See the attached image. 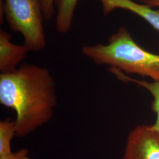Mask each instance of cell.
<instances>
[{"label": "cell", "mask_w": 159, "mask_h": 159, "mask_svg": "<svg viewBox=\"0 0 159 159\" xmlns=\"http://www.w3.org/2000/svg\"><path fill=\"white\" fill-rule=\"evenodd\" d=\"M44 18L46 20H50L57 11L54 8L55 0H40Z\"/></svg>", "instance_id": "obj_10"}, {"label": "cell", "mask_w": 159, "mask_h": 159, "mask_svg": "<svg viewBox=\"0 0 159 159\" xmlns=\"http://www.w3.org/2000/svg\"><path fill=\"white\" fill-rule=\"evenodd\" d=\"M123 159H159V133L153 125H139L131 131Z\"/></svg>", "instance_id": "obj_4"}, {"label": "cell", "mask_w": 159, "mask_h": 159, "mask_svg": "<svg viewBox=\"0 0 159 159\" xmlns=\"http://www.w3.org/2000/svg\"><path fill=\"white\" fill-rule=\"evenodd\" d=\"M0 103L16 111V137L24 138L52 118L56 84L48 70L23 64L14 73L0 75Z\"/></svg>", "instance_id": "obj_1"}, {"label": "cell", "mask_w": 159, "mask_h": 159, "mask_svg": "<svg viewBox=\"0 0 159 159\" xmlns=\"http://www.w3.org/2000/svg\"><path fill=\"white\" fill-rule=\"evenodd\" d=\"M143 3L150 7L159 8V0H145Z\"/></svg>", "instance_id": "obj_12"}, {"label": "cell", "mask_w": 159, "mask_h": 159, "mask_svg": "<svg viewBox=\"0 0 159 159\" xmlns=\"http://www.w3.org/2000/svg\"><path fill=\"white\" fill-rule=\"evenodd\" d=\"M79 0H55L57 7L56 25L61 34L67 33L71 29Z\"/></svg>", "instance_id": "obj_8"}, {"label": "cell", "mask_w": 159, "mask_h": 159, "mask_svg": "<svg viewBox=\"0 0 159 159\" xmlns=\"http://www.w3.org/2000/svg\"><path fill=\"white\" fill-rule=\"evenodd\" d=\"M16 137V125L15 120L6 119L0 121V156L12 153L11 142Z\"/></svg>", "instance_id": "obj_9"}, {"label": "cell", "mask_w": 159, "mask_h": 159, "mask_svg": "<svg viewBox=\"0 0 159 159\" xmlns=\"http://www.w3.org/2000/svg\"><path fill=\"white\" fill-rule=\"evenodd\" d=\"M108 70L120 80L125 82L136 83L150 93L153 99L152 104V107L153 111L156 114V120L153 126L159 133V82L154 81L151 83L144 80L136 79L130 77L127 74L123 73L116 68H108Z\"/></svg>", "instance_id": "obj_7"}, {"label": "cell", "mask_w": 159, "mask_h": 159, "mask_svg": "<svg viewBox=\"0 0 159 159\" xmlns=\"http://www.w3.org/2000/svg\"><path fill=\"white\" fill-rule=\"evenodd\" d=\"M11 34L0 30V71L1 74L14 73L30 50L24 44H14L11 42Z\"/></svg>", "instance_id": "obj_5"}, {"label": "cell", "mask_w": 159, "mask_h": 159, "mask_svg": "<svg viewBox=\"0 0 159 159\" xmlns=\"http://www.w3.org/2000/svg\"><path fill=\"white\" fill-rule=\"evenodd\" d=\"M102 4V12L108 15L115 9L120 8L133 12L142 17L159 31V11L149 6L140 4L133 0H98Z\"/></svg>", "instance_id": "obj_6"}, {"label": "cell", "mask_w": 159, "mask_h": 159, "mask_svg": "<svg viewBox=\"0 0 159 159\" xmlns=\"http://www.w3.org/2000/svg\"><path fill=\"white\" fill-rule=\"evenodd\" d=\"M4 11L11 29L22 34L24 44L30 51H41L46 47L40 0H5Z\"/></svg>", "instance_id": "obj_3"}, {"label": "cell", "mask_w": 159, "mask_h": 159, "mask_svg": "<svg viewBox=\"0 0 159 159\" xmlns=\"http://www.w3.org/2000/svg\"><path fill=\"white\" fill-rule=\"evenodd\" d=\"M0 159H31V158L29 156V150L23 148L10 154L0 156Z\"/></svg>", "instance_id": "obj_11"}, {"label": "cell", "mask_w": 159, "mask_h": 159, "mask_svg": "<svg viewBox=\"0 0 159 159\" xmlns=\"http://www.w3.org/2000/svg\"><path fill=\"white\" fill-rule=\"evenodd\" d=\"M81 52L97 65L108 66L125 74L148 77L159 82V54L139 46L124 27L110 36L107 44L83 46Z\"/></svg>", "instance_id": "obj_2"}, {"label": "cell", "mask_w": 159, "mask_h": 159, "mask_svg": "<svg viewBox=\"0 0 159 159\" xmlns=\"http://www.w3.org/2000/svg\"><path fill=\"white\" fill-rule=\"evenodd\" d=\"M139 1H141V2H143L145 0H139Z\"/></svg>", "instance_id": "obj_13"}]
</instances>
